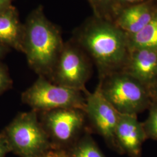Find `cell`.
I'll return each mask as SVG.
<instances>
[{
    "instance_id": "cell-1",
    "label": "cell",
    "mask_w": 157,
    "mask_h": 157,
    "mask_svg": "<svg viewBox=\"0 0 157 157\" xmlns=\"http://www.w3.org/2000/svg\"><path fill=\"white\" fill-rule=\"evenodd\" d=\"M63 45L59 29L48 19L43 6L34 9L23 24L22 52L29 67L50 79Z\"/></svg>"
},
{
    "instance_id": "cell-2",
    "label": "cell",
    "mask_w": 157,
    "mask_h": 157,
    "mask_svg": "<svg viewBox=\"0 0 157 157\" xmlns=\"http://www.w3.org/2000/svg\"><path fill=\"white\" fill-rule=\"evenodd\" d=\"M72 39L93 59L100 78L118 72L126 61V40L119 30L108 22H90L78 29Z\"/></svg>"
},
{
    "instance_id": "cell-3",
    "label": "cell",
    "mask_w": 157,
    "mask_h": 157,
    "mask_svg": "<svg viewBox=\"0 0 157 157\" xmlns=\"http://www.w3.org/2000/svg\"><path fill=\"white\" fill-rule=\"evenodd\" d=\"M98 87L121 114L137 116L150 108L152 102L146 86L124 72H115L100 78Z\"/></svg>"
},
{
    "instance_id": "cell-4",
    "label": "cell",
    "mask_w": 157,
    "mask_h": 157,
    "mask_svg": "<svg viewBox=\"0 0 157 157\" xmlns=\"http://www.w3.org/2000/svg\"><path fill=\"white\" fill-rule=\"evenodd\" d=\"M2 132L10 151L21 157H38L50 151L51 142L36 111L18 113Z\"/></svg>"
},
{
    "instance_id": "cell-5",
    "label": "cell",
    "mask_w": 157,
    "mask_h": 157,
    "mask_svg": "<svg viewBox=\"0 0 157 157\" xmlns=\"http://www.w3.org/2000/svg\"><path fill=\"white\" fill-rule=\"evenodd\" d=\"M82 93L39 76L33 84L23 92L21 100L38 113L62 108H76L84 111L86 98Z\"/></svg>"
},
{
    "instance_id": "cell-6",
    "label": "cell",
    "mask_w": 157,
    "mask_h": 157,
    "mask_svg": "<svg viewBox=\"0 0 157 157\" xmlns=\"http://www.w3.org/2000/svg\"><path fill=\"white\" fill-rule=\"evenodd\" d=\"M90 66L83 50L72 39L64 43L50 80L55 84L87 92L86 84L90 76Z\"/></svg>"
},
{
    "instance_id": "cell-7",
    "label": "cell",
    "mask_w": 157,
    "mask_h": 157,
    "mask_svg": "<svg viewBox=\"0 0 157 157\" xmlns=\"http://www.w3.org/2000/svg\"><path fill=\"white\" fill-rule=\"evenodd\" d=\"M39 113L40 121L50 140L57 144L73 142L84 129L86 117L82 109L62 108Z\"/></svg>"
},
{
    "instance_id": "cell-8",
    "label": "cell",
    "mask_w": 157,
    "mask_h": 157,
    "mask_svg": "<svg viewBox=\"0 0 157 157\" xmlns=\"http://www.w3.org/2000/svg\"><path fill=\"white\" fill-rule=\"evenodd\" d=\"M84 112L93 129L105 140L117 145L115 130L120 113L102 95L97 86L93 93L86 94Z\"/></svg>"
},
{
    "instance_id": "cell-9",
    "label": "cell",
    "mask_w": 157,
    "mask_h": 157,
    "mask_svg": "<svg viewBox=\"0 0 157 157\" xmlns=\"http://www.w3.org/2000/svg\"><path fill=\"white\" fill-rule=\"evenodd\" d=\"M147 138L145 130L136 115L121 114L115 130L117 145L132 157H139L143 142Z\"/></svg>"
},
{
    "instance_id": "cell-10",
    "label": "cell",
    "mask_w": 157,
    "mask_h": 157,
    "mask_svg": "<svg viewBox=\"0 0 157 157\" xmlns=\"http://www.w3.org/2000/svg\"><path fill=\"white\" fill-rule=\"evenodd\" d=\"M127 70L124 72L149 90L157 80V50H132Z\"/></svg>"
},
{
    "instance_id": "cell-11",
    "label": "cell",
    "mask_w": 157,
    "mask_h": 157,
    "mask_svg": "<svg viewBox=\"0 0 157 157\" xmlns=\"http://www.w3.org/2000/svg\"><path fill=\"white\" fill-rule=\"evenodd\" d=\"M23 33L17 9L11 6L0 11V44L22 52Z\"/></svg>"
},
{
    "instance_id": "cell-12",
    "label": "cell",
    "mask_w": 157,
    "mask_h": 157,
    "mask_svg": "<svg viewBox=\"0 0 157 157\" xmlns=\"http://www.w3.org/2000/svg\"><path fill=\"white\" fill-rule=\"evenodd\" d=\"M154 17L145 6H135L122 13L119 19V24L122 28L134 34L146 26Z\"/></svg>"
},
{
    "instance_id": "cell-13",
    "label": "cell",
    "mask_w": 157,
    "mask_h": 157,
    "mask_svg": "<svg viewBox=\"0 0 157 157\" xmlns=\"http://www.w3.org/2000/svg\"><path fill=\"white\" fill-rule=\"evenodd\" d=\"M132 50L151 49L157 50V16L139 32L133 34L130 43Z\"/></svg>"
},
{
    "instance_id": "cell-14",
    "label": "cell",
    "mask_w": 157,
    "mask_h": 157,
    "mask_svg": "<svg viewBox=\"0 0 157 157\" xmlns=\"http://www.w3.org/2000/svg\"><path fill=\"white\" fill-rule=\"evenodd\" d=\"M66 155L67 157H105L88 133L76 142L69 155Z\"/></svg>"
},
{
    "instance_id": "cell-15",
    "label": "cell",
    "mask_w": 157,
    "mask_h": 157,
    "mask_svg": "<svg viewBox=\"0 0 157 157\" xmlns=\"http://www.w3.org/2000/svg\"><path fill=\"white\" fill-rule=\"evenodd\" d=\"M147 138L157 141V102L152 101L150 112L145 122L142 123Z\"/></svg>"
},
{
    "instance_id": "cell-16",
    "label": "cell",
    "mask_w": 157,
    "mask_h": 157,
    "mask_svg": "<svg viewBox=\"0 0 157 157\" xmlns=\"http://www.w3.org/2000/svg\"><path fill=\"white\" fill-rule=\"evenodd\" d=\"M13 82L8 68L0 63V95L12 87Z\"/></svg>"
},
{
    "instance_id": "cell-17",
    "label": "cell",
    "mask_w": 157,
    "mask_h": 157,
    "mask_svg": "<svg viewBox=\"0 0 157 157\" xmlns=\"http://www.w3.org/2000/svg\"><path fill=\"white\" fill-rule=\"evenodd\" d=\"M11 151L6 137L1 132L0 133V157H5L8 152Z\"/></svg>"
},
{
    "instance_id": "cell-18",
    "label": "cell",
    "mask_w": 157,
    "mask_h": 157,
    "mask_svg": "<svg viewBox=\"0 0 157 157\" xmlns=\"http://www.w3.org/2000/svg\"><path fill=\"white\" fill-rule=\"evenodd\" d=\"M96 8H105L111 0H90Z\"/></svg>"
},
{
    "instance_id": "cell-19",
    "label": "cell",
    "mask_w": 157,
    "mask_h": 157,
    "mask_svg": "<svg viewBox=\"0 0 157 157\" xmlns=\"http://www.w3.org/2000/svg\"><path fill=\"white\" fill-rule=\"evenodd\" d=\"M152 101L157 102V80L149 89Z\"/></svg>"
},
{
    "instance_id": "cell-20",
    "label": "cell",
    "mask_w": 157,
    "mask_h": 157,
    "mask_svg": "<svg viewBox=\"0 0 157 157\" xmlns=\"http://www.w3.org/2000/svg\"><path fill=\"white\" fill-rule=\"evenodd\" d=\"M12 0H0V11L4 10L12 6Z\"/></svg>"
},
{
    "instance_id": "cell-21",
    "label": "cell",
    "mask_w": 157,
    "mask_h": 157,
    "mask_svg": "<svg viewBox=\"0 0 157 157\" xmlns=\"http://www.w3.org/2000/svg\"><path fill=\"white\" fill-rule=\"evenodd\" d=\"M9 50L10 48L8 47L0 44V59L4 56Z\"/></svg>"
},
{
    "instance_id": "cell-22",
    "label": "cell",
    "mask_w": 157,
    "mask_h": 157,
    "mask_svg": "<svg viewBox=\"0 0 157 157\" xmlns=\"http://www.w3.org/2000/svg\"><path fill=\"white\" fill-rule=\"evenodd\" d=\"M58 151L55 152L50 151L48 152L45 154L38 157H56V155H58Z\"/></svg>"
},
{
    "instance_id": "cell-23",
    "label": "cell",
    "mask_w": 157,
    "mask_h": 157,
    "mask_svg": "<svg viewBox=\"0 0 157 157\" xmlns=\"http://www.w3.org/2000/svg\"><path fill=\"white\" fill-rule=\"evenodd\" d=\"M56 157H67L65 152L63 151H58Z\"/></svg>"
},
{
    "instance_id": "cell-24",
    "label": "cell",
    "mask_w": 157,
    "mask_h": 157,
    "mask_svg": "<svg viewBox=\"0 0 157 157\" xmlns=\"http://www.w3.org/2000/svg\"><path fill=\"white\" fill-rule=\"evenodd\" d=\"M125 2H139L141 0H122Z\"/></svg>"
}]
</instances>
